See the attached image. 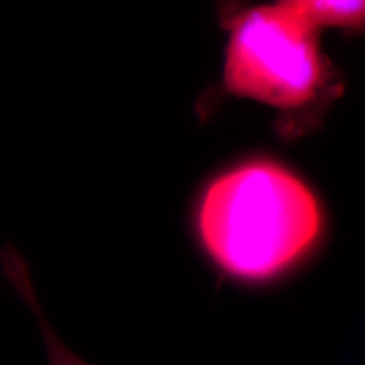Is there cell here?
<instances>
[{
	"mask_svg": "<svg viewBox=\"0 0 365 365\" xmlns=\"http://www.w3.org/2000/svg\"><path fill=\"white\" fill-rule=\"evenodd\" d=\"M200 244L223 274L266 282L314 247L323 212L313 190L272 159H249L213 178L196 208Z\"/></svg>",
	"mask_w": 365,
	"mask_h": 365,
	"instance_id": "obj_1",
	"label": "cell"
},
{
	"mask_svg": "<svg viewBox=\"0 0 365 365\" xmlns=\"http://www.w3.org/2000/svg\"><path fill=\"white\" fill-rule=\"evenodd\" d=\"M2 271L7 281L11 282L12 289L21 296L22 301L31 309L33 317L38 323L41 336L44 341L46 357H48V365H91L76 355L73 350L63 341L61 336L54 330L49 319L41 308V303L36 294L33 281H31L29 269H27L24 259L21 257L19 252L12 245H7L2 252Z\"/></svg>",
	"mask_w": 365,
	"mask_h": 365,
	"instance_id": "obj_3",
	"label": "cell"
},
{
	"mask_svg": "<svg viewBox=\"0 0 365 365\" xmlns=\"http://www.w3.org/2000/svg\"><path fill=\"white\" fill-rule=\"evenodd\" d=\"M308 22L323 27L365 31V0H293Z\"/></svg>",
	"mask_w": 365,
	"mask_h": 365,
	"instance_id": "obj_4",
	"label": "cell"
},
{
	"mask_svg": "<svg viewBox=\"0 0 365 365\" xmlns=\"http://www.w3.org/2000/svg\"><path fill=\"white\" fill-rule=\"evenodd\" d=\"M227 44L222 81L227 93L298 112L333 88L319 29L293 0L232 9L223 17Z\"/></svg>",
	"mask_w": 365,
	"mask_h": 365,
	"instance_id": "obj_2",
	"label": "cell"
}]
</instances>
